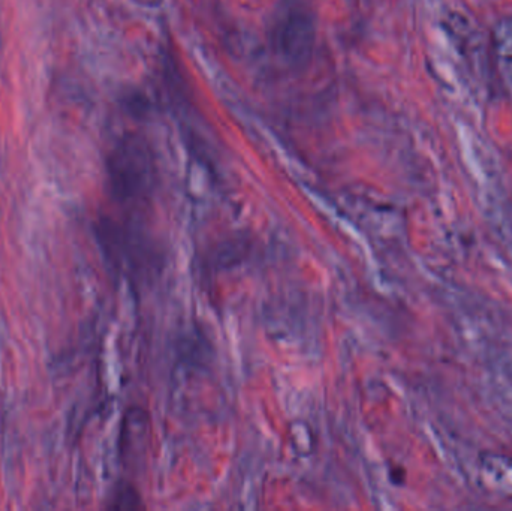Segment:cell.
Returning <instances> with one entry per match:
<instances>
[{"instance_id":"1","label":"cell","mask_w":512,"mask_h":511,"mask_svg":"<svg viewBox=\"0 0 512 511\" xmlns=\"http://www.w3.org/2000/svg\"><path fill=\"white\" fill-rule=\"evenodd\" d=\"M111 189L119 200L131 201L147 194L152 182L149 147L140 138L123 140L108 162Z\"/></svg>"},{"instance_id":"3","label":"cell","mask_w":512,"mask_h":511,"mask_svg":"<svg viewBox=\"0 0 512 511\" xmlns=\"http://www.w3.org/2000/svg\"><path fill=\"white\" fill-rule=\"evenodd\" d=\"M143 3H147V5H152V3H158V0H141Z\"/></svg>"},{"instance_id":"2","label":"cell","mask_w":512,"mask_h":511,"mask_svg":"<svg viewBox=\"0 0 512 511\" xmlns=\"http://www.w3.org/2000/svg\"><path fill=\"white\" fill-rule=\"evenodd\" d=\"M138 495L135 494L132 489L126 488L122 489V491L117 492L116 497H114V503L111 504L113 509H137L138 507Z\"/></svg>"}]
</instances>
